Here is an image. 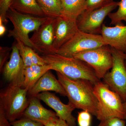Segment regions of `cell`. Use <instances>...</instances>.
Here are the masks:
<instances>
[{"label":"cell","mask_w":126,"mask_h":126,"mask_svg":"<svg viewBox=\"0 0 126 126\" xmlns=\"http://www.w3.org/2000/svg\"><path fill=\"white\" fill-rule=\"evenodd\" d=\"M118 7L116 11L110 13L108 16L111 24L116 25L122 24V21L126 22V0H121L118 2Z\"/></svg>","instance_id":"22"},{"label":"cell","mask_w":126,"mask_h":126,"mask_svg":"<svg viewBox=\"0 0 126 126\" xmlns=\"http://www.w3.org/2000/svg\"><path fill=\"white\" fill-rule=\"evenodd\" d=\"M101 34L106 45L126 53V25L122 23L109 27L103 24Z\"/></svg>","instance_id":"14"},{"label":"cell","mask_w":126,"mask_h":126,"mask_svg":"<svg viewBox=\"0 0 126 126\" xmlns=\"http://www.w3.org/2000/svg\"><path fill=\"white\" fill-rule=\"evenodd\" d=\"M56 122L57 126H70L65 121L58 117L56 119Z\"/></svg>","instance_id":"30"},{"label":"cell","mask_w":126,"mask_h":126,"mask_svg":"<svg viewBox=\"0 0 126 126\" xmlns=\"http://www.w3.org/2000/svg\"><path fill=\"white\" fill-rule=\"evenodd\" d=\"M11 48L8 47H0V70L2 71L3 68L6 63H7V59L10 56L11 51H12Z\"/></svg>","instance_id":"27"},{"label":"cell","mask_w":126,"mask_h":126,"mask_svg":"<svg viewBox=\"0 0 126 126\" xmlns=\"http://www.w3.org/2000/svg\"><path fill=\"white\" fill-rule=\"evenodd\" d=\"M46 17L56 18L62 16V5L59 0H36Z\"/></svg>","instance_id":"21"},{"label":"cell","mask_w":126,"mask_h":126,"mask_svg":"<svg viewBox=\"0 0 126 126\" xmlns=\"http://www.w3.org/2000/svg\"><path fill=\"white\" fill-rule=\"evenodd\" d=\"M12 49L10 60L2 70L3 75L10 83L23 86L24 67L16 41L13 43Z\"/></svg>","instance_id":"12"},{"label":"cell","mask_w":126,"mask_h":126,"mask_svg":"<svg viewBox=\"0 0 126 126\" xmlns=\"http://www.w3.org/2000/svg\"></svg>","instance_id":"35"},{"label":"cell","mask_w":126,"mask_h":126,"mask_svg":"<svg viewBox=\"0 0 126 126\" xmlns=\"http://www.w3.org/2000/svg\"><path fill=\"white\" fill-rule=\"evenodd\" d=\"M52 70L74 79L88 80L94 84L100 81L94 70L84 61L73 57H66L57 53L41 56Z\"/></svg>","instance_id":"2"},{"label":"cell","mask_w":126,"mask_h":126,"mask_svg":"<svg viewBox=\"0 0 126 126\" xmlns=\"http://www.w3.org/2000/svg\"><path fill=\"white\" fill-rule=\"evenodd\" d=\"M125 119L112 118L101 121L97 126H126Z\"/></svg>","instance_id":"25"},{"label":"cell","mask_w":126,"mask_h":126,"mask_svg":"<svg viewBox=\"0 0 126 126\" xmlns=\"http://www.w3.org/2000/svg\"><path fill=\"white\" fill-rule=\"evenodd\" d=\"M6 17L11 21L14 27L13 30L9 31L8 36L17 37L25 45L36 51L29 37V34L38 29L49 17L22 14L10 7L6 13Z\"/></svg>","instance_id":"4"},{"label":"cell","mask_w":126,"mask_h":126,"mask_svg":"<svg viewBox=\"0 0 126 126\" xmlns=\"http://www.w3.org/2000/svg\"><path fill=\"white\" fill-rule=\"evenodd\" d=\"M60 0V1H61V0Z\"/></svg>","instance_id":"34"},{"label":"cell","mask_w":126,"mask_h":126,"mask_svg":"<svg viewBox=\"0 0 126 126\" xmlns=\"http://www.w3.org/2000/svg\"><path fill=\"white\" fill-rule=\"evenodd\" d=\"M16 40V45L24 64V68L33 65L46 64L45 60L35 52L31 47L25 45L17 37L14 38Z\"/></svg>","instance_id":"17"},{"label":"cell","mask_w":126,"mask_h":126,"mask_svg":"<svg viewBox=\"0 0 126 126\" xmlns=\"http://www.w3.org/2000/svg\"><path fill=\"white\" fill-rule=\"evenodd\" d=\"M56 72L58 79L66 92L69 102L76 109L86 110L96 116L98 101L94 93V84L88 80L70 79Z\"/></svg>","instance_id":"1"},{"label":"cell","mask_w":126,"mask_h":126,"mask_svg":"<svg viewBox=\"0 0 126 126\" xmlns=\"http://www.w3.org/2000/svg\"><path fill=\"white\" fill-rule=\"evenodd\" d=\"M113 65L111 71L103 78L111 90L118 94L124 102L126 99V53L111 48Z\"/></svg>","instance_id":"6"},{"label":"cell","mask_w":126,"mask_h":126,"mask_svg":"<svg viewBox=\"0 0 126 126\" xmlns=\"http://www.w3.org/2000/svg\"><path fill=\"white\" fill-rule=\"evenodd\" d=\"M53 91L62 96H67L66 92L58 79H56L50 70L47 71L39 79L36 83L28 91L31 97H35L44 92Z\"/></svg>","instance_id":"15"},{"label":"cell","mask_w":126,"mask_h":126,"mask_svg":"<svg viewBox=\"0 0 126 126\" xmlns=\"http://www.w3.org/2000/svg\"><path fill=\"white\" fill-rule=\"evenodd\" d=\"M56 117V113L45 108L39 99L32 97L30 98L28 107L21 118H29L44 125L50 119Z\"/></svg>","instance_id":"16"},{"label":"cell","mask_w":126,"mask_h":126,"mask_svg":"<svg viewBox=\"0 0 126 126\" xmlns=\"http://www.w3.org/2000/svg\"><path fill=\"white\" fill-rule=\"evenodd\" d=\"M6 31V28L3 24L2 19L0 18V36H3L5 33Z\"/></svg>","instance_id":"31"},{"label":"cell","mask_w":126,"mask_h":126,"mask_svg":"<svg viewBox=\"0 0 126 126\" xmlns=\"http://www.w3.org/2000/svg\"><path fill=\"white\" fill-rule=\"evenodd\" d=\"M35 97L53 109L59 118L64 120L70 126H76V118L72 115L76 108L72 104H64L58 97L49 92L40 93Z\"/></svg>","instance_id":"13"},{"label":"cell","mask_w":126,"mask_h":126,"mask_svg":"<svg viewBox=\"0 0 126 126\" xmlns=\"http://www.w3.org/2000/svg\"><path fill=\"white\" fill-rule=\"evenodd\" d=\"M94 93L98 101L96 116L98 120L101 121L114 117L125 120L123 101L107 84L98 82L94 86Z\"/></svg>","instance_id":"3"},{"label":"cell","mask_w":126,"mask_h":126,"mask_svg":"<svg viewBox=\"0 0 126 126\" xmlns=\"http://www.w3.org/2000/svg\"><path fill=\"white\" fill-rule=\"evenodd\" d=\"M54 20V18L49 17L30 38L36 51L43 55L56 53L53 48Z\"/></svg>","instance_id":"10"},{"label":"cell","mask_w":126,"mask_h":126,"mask_svg":"<svg viewBox=\"0 0 126 126\" xmlns=\"http://www.w3.org/2000/svg\"><path fill=\"white\" fill-rule=\"evenodd\" d=\"M55 118H53L49 120L47 123L44 124V126H57L56 122V119Z\"/></svg>","instance_id":"32"},{"label":"cell","mask_w":126,"mask_h":126,"mask_svg":"<svg viewBox=\"0 0 126 126\" xmlns=\"http://www.w3.org/2000/svg\"><path fill=\"white\" fill-rule=\"evenodd\" d=\"M11 124L12 126H44L42 123L26 118H21Z\"/></svg>","instance_id":"26"},{"label":"cell","mask_w":126,"mask_h":126,"mask_svg":"<svg viewBox=\"0 0 126 126\" xmlns=\"http://www.w3.org/2000/svg\"><path fill=\"white\" fill-rule=\"evenodd\" d=\"M118 2L113 1L98 9L83 12L77 19L79 31L94 34H101L104 20L118 6Z\"/></svg>","instance_id":"9"},{"label":"cell","mask_w":126,"mask_h":126,"mask_svg":"<svg viewBox=\"0 0 126 126\" xmlns=\"http://www.w3.org/2000/svg\"><path fill=\"white\" fill-rule=\"evenodd\" d=\"M3 109L0 106V126H11Z\"/></svg>","instance_id":"29"},{"label":"cell","mask_w":126,"mask_h":126,"mask_svg":"<svg viewBox=\"0 0 126 126\" xmlns=\"http://www.w3.org/2000/svg\"><path fill=\"white\" fill-rule=\"evenodd\" d=\"M52 70L50 65H33L24 68L23 87L29 91L41 77L47 71Z\"/></svg>","instance_id":"18"},{"label":"cell","mask_w":126,"mask_h":126,"mask_svg":"<svg viewBox=\"0 0 126 126\" xmlns=\"http://www.w3.org/2000/svg\"><path fill=\"white\" fill-rule=\"evenodd\" d=\"M92 121L91 114L86 110L78 112V122L79 126H90Z\"/></svg>","instance_id":"24"},{"label":"cell","mask_w":126,"mask_h":126,"mask_svg":"<svg viewBox=\"0 0 126 126\" xmlns=\"http://www.w3.org/2000/svg\"><path fill=\"white\" fill-rule=\"evenodd\" d=\"M123 105L125 113V120H126V99L123 102Z\"/></svg>","instance_id":"33"},{"label":"cell","mask_w":126,"mask_h":126,"mask_svg":"<svg viewBox=\"0 0 126 126\" xmlns=\"http://www.w3.org/2000/svg\"><path fill=\"white\" fill-rule=\"evenodd\" d=\"M79 31L77 20L61 16L55 18L53 48L55 52L69 41Z\"/></svg>","instance_id":"11"},{"label":"cell","mask_w":126,"mask_h":126,"mask_svg":"<svg viewBox=\"0 0 126 126\" xmlns=\"http://www.w3.org/2000/svg\"><path fill=\"white\" fill-rule=\"evenodd\" d=\"M28 91L20 85L10 83L0 93V106L10 122L22 117L28 107Z\"/></svg>","instance_id":"5"},{"label":"cell","mask_w":126,"mask_h":126,"mask_svg":"<svg viewBox=\"0 0 126 126\" xmlns=\"http://www.w3.org/2000/svg\"><path fill=\"white\" fill-rule=\"evenodd\" d=\"M107 45L101 34L88 33L79 31L67 43L61 46L56 53L66 57Z\"/></svg>","instance_id":"8"},{"label":"cell","mask_w":126,"mask_h":126,"mask_svg":"<svg viewBox=\"0 0 126 126\" xmlns=\"http://www.w3.org/2000/svg\"><path fill=\"white\" fill-rule=\"evenodd\" d=\"M73 57L89 64L100 80L112 68V54L111 47L108 45L78 53Z\"/></svg>","instance_id":"7"},{"label":"cell","mask_w":126,"mask_h":126,"mask_svg":"<svg viewBox=\"0 0 126 126\" xmlns=\"http://www.w3.org/2000/svg\"><path fill=\"white\" fill-rule=\"evenodd\" d=\"M62 16L77 20L86 9V0H61Z\"/></svg>","instance_id":"20"},{"label":"cell","mask_w":126,"mask_h":126,"mask_svg":"<svg viewBox=\"0 0 126 126\" xmlns=\"http://www.w3.org/2000/svg\"><path fill=\"white\" fill-rule=\"evenodd\" d=\"M11 0H0V18L3 23H7L6 14L10 7Z\"/></svg>","instance_id":"28"},{"label":"cell","mask_w":126,"mask_h":126,"mask_svg":"<svg viewBox=\"0 0 126 126\" xmlns=\"http://www.w3.org/2000/svg\"><path fill=\"white\" fill-rule=\"evenodd\" d=\"M10 7L22 14L45 16L36 0H11Z\"/></svg>","instance_id":"19"},{"label":"cell","mask_w":126,"mask_h":126,"mask_svg":"<svg viewBox=\"0 0 126 126\" xmlns=\"http://www.w3.org/2000/svg\"><path fill=\"white\" fill-rule=\"evenodd\" d=\"M113 0H86V11L98 9L113 2Z\"/></svg>","instance_id":"23"}]
</instances>
